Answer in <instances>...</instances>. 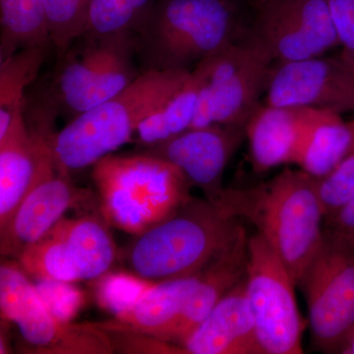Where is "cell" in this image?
Listing matches in <instances>:
<instances>
[{
  "label": "cell",
  "mask_w": 354,
  "mask_h": 354,
  "mask_svg": "<svg viewBox=\"0 0 354 354\" xmlns=\"http://www.w3.org/2000/svg\"><path fill=\"white\" fill-rule=\"evenodd\" d=\"M221 208L251 221L299 286L323 241L325 214L316 178L286 169L255 187L225 189Z\"/></svg>",
  "instance_id": "obj_1"
},
{
  "label": "cell",
  "mask_w": 354,
  "mask_h": 354,
  "mask_svg": "<svg viewBox=\"0 0 354 354\" xmlns=\"http://www.w3.org/2000/svg\"><path fill=\"white\" fill-rule=\"evenodd\" d=\"M191 70H144L127 88L79 114L50 136L58 171L70 174L94 165L129 143L144 120L189 77Z\"/></svg>",
  "instance_id": "obj_2"
},
{
  "label": "cell",
  "mask_w": 354,
  "mask_h": 354,
  "mask_svg": "<svg viewBox=\"0 0 354 354\" xmlns=\"http://www.w3.org/2000/svg\"><path fill=\"white\" fill-rule=\"evenodd\" d=\"M237 218L208 200L190 198L178 209L137 235L125 260L133 274L160 283L201 272L236 239Z\"/></svg>",
  "instance_id": "obj_3"
},
{
  "label": "cell",
  "mask_w": 354,
  "mask_h": 354,
  "mask_svg": "<svg viewBox=\"0 0 354 354\" xmlns=\"http://www.w3.org/2000/svg\"><path fill=\"white\" fill-rule=\"evenodd\" d=\"M236 25L235 0H153L135 32L137 57L144 70L189 69L234 41Z\"/></svg>",
  "instance_id": "obj_4"
},
{
  "label": "cell",
  "mask_w": 354,
  "mask_h": 354,
  "mask_svg": "<svg viewBox=\"0 0 354 354\" xmlns=\"http://www.w3.org/2000/svg\"><path fill=\"white\" fill-rule=\"evenodd\" d=\"M104 220L139 235L174 214L192 198L180 169L149 153L102 158L93 165Z\"/></svg>",
  "instance_id": "obj_5"
},
{
  "label": "cell",
  "mask_w": 354,
  "mask_h": 354,
  "mask_svg": "<svg viewBox=\"0 0 354 354\" xmlns=\"http://www.w3.org/2000/svg\"><path fill=\"white\" fill-rule=\"evenodd\" d=\"M272 59L252 37L232 41L198 64L203 83L190 128L245 127L267 90Z\"/></svg>",
  "instance_id": "obj_6"
},
{
  "label": "cell",
  "mask_w": 354,
  "mask_h": 354,
  "mask_svg": "<svg viewBox=\"0 0 354 354\" xmlns=\"http://www.w3.org/2000/svg\"><path fill=\"white\" fill-rule=\"evenodd\" d=\"M84 44L64 53L48 104L62 106L77 116L109 101L141 74L134 32L90 36ZM74 116V118H75Z\"/></svg>",
  "instance_id": "obj_7"
},
{
  "label": "cell",
  "mask_w": 354,
  "mask_h": 354,
  "mask_svg": "<svg viewBox=\"0 0 354 354\" xmlns=\"http://www.w3.org/2000/svg\"><path fill=\"white\" fill-rule=\"evenodd\" d=\"M0 310L2 321L17 326L29 353H114L113 342L101 326L62 322L53 315L18 262L4 261L0 266Z\"/></svg>",
  "instance_id": "obj_8"
},
{
  "label": "cell",
  "mask_w": 354,
  "mask_h": 354,
  "mask_svg": "<svg viewBox=\"0 0 354 354\" xmlns=\"http://www.w3.org/2000/svg\"><path fill=\"white\" fill-rule=\"evenodd\" d=\"M314 344L341 353L354 328V248L324 225L323 241L299 283Z\"/></svg>",
  "instance_id": "obj_9"
},
{
  "label": "cell",
  "mask_w": 354,
  "mask_h": 354,
  "mask_svg": "<svg viewBox=\"0 0 354 354\" xmlns=\"http://www.w3.org/2000/svg\"><path fill=\"white\" fill-rule=\"evenodd\" d=\"M290 272L260 234L248 241L246 293L263 354H300L305 324Z\"/></svg>",
  "instance_id": "obj_10"
},
{
  "label": "cell",
  "mask_w": 354,
  "mask_h": 354,
  "mask_svg": "<svg viewBox=\"0 0 354 354\" xmlns=\"http://www.w3.org/2000/svg\"><path fill=\"white\" fill-rule=\"evenodd\" d=\"M116 258L113 236L101 218H62L17 259L28 276L76 283L99 279Z\"/></svg>",
  "instance_id": "obj_11"
},
{
  "label": "cell",
  "mask_w": 354,
  "mask_h": 354,
  "mask_svg": "<svg viewBox=\"0 0 354 354\" xmlns=\"http://www.w3.org/2000/svg\"><path fill=\"white\" fill-rule=\"evenodd\" d=\"M250 35L272 62L321 57L339 41L327 0H256Z\"/></svg>",
  "instance_id": "obj_12"
},
{
  "label": "cell",
  "mask_w": 354,
  "mask_h": 354,
  "mask_svg": "<svg viewBox=\"0 0 354 354\" xmlns=\"http://www.w3.org/2000/svg\"><path fill=\"white\" fill-rule=\"evenodd\" d=\"M265 104L354 113V58L342 51L272 66Z\"/></svg>",
  "instance_id": "obj_13"
},
{
  "label": "cell",
  "mask_w": 354,
  "mask_h": 354,
  "mask_svg": "<svg viewBox=\"0 0 354 354\" xmlns=\"http://www.w3.org/2000/svg\"><path fill=\"white\" fill-rule=\"evenodd\" d=\"M244 136L243 127L214 124L189 128L148 148L146 153L176 165L190 185L199 188L208 201L221 207L225 193L223 172Z\"/></svg>",
  "instance_id": "obj_14"
},
{
  "label": "cell",
  "mask_w": 354,
  "mask_h": 354,
  "mask_svg": "<svg viewBox=\"0 0 354 354\" xmlns=\"http://www.w3.org/2000/svg\"><path fill=\"white\" fill-rule=\"evenodd\" d=\"M93 199L91 191L72 183L70 174L50 167L21 203L6 230L0 232L1 255L18 259L48 234L69 209Z\"/></svg>",
  "instance_id": "obj_15"
},
{
  "label": "cell",
  "mask_w": 354,
  "mask_h": 354,
  "mask_svg": "<svg viewBox=\"0 0 354 354\" xmlns=\"http://www.w3.org/2000/svg\"><path fill=\"white\" fill-rule=\"evenodd\" d=\"M180 348L191 354H263L247 298L246 278L221 298Z\"/></svg>",
  "instance_id": "obj_16"
},
{
  "label": "cell",
  "mask_w": 354,
  "mask_h": 354,
  "mask_svg": "<svg viewBox=\"0 0 354 354\" xmlns=\"http://www.w3.org/2000/svg\"><path fill=\"white\" fill-rule=\"evenodd\" d=\"M318 109L261 104L244 127L254 169L263 172L295 164L301 140Z\"/></svg>",
  "instance_id": "obj_17"
},
{
  "label": "cell",
  "mask_w": 354,
  "mask_h": 354,
  "mask_svg": "<svg viewBox=\"0 0 354 354\" xmlns=\"http://www.w3.org/2000/svg\"><path fill=\"white\" fill-rule=\"evenodd\" d=\"M248 241L245 228L242 227L234 242L202 270L196 288L165 335L164 342L180 348L221 298L246 278Z\"/></svg>",
  "instance_id": "obj_18"
},
{
  "label": "cell",
  "mask_w": 354,
  "mask_h": 354,
  "mask_svg": "<svg viewBox=\"0 0 354 354\" xmlns=\"http://www.w3.org/2000/svg\"><path fill=\"white\" fill-rule=\"evenodd\" d=\"M201 272L186 278L153 283L131 309L115 317L114 322L164 342L165 335L196 288Z\"/></svg>",
  "instance_id": "obj_19"
},
{
  "label": "cell",
  "mask_w": 354,
  "mask_h": 354,
  "mask_svg": "<svg viewBox=\"0 0 354 354\" xmlns=\"http://www.w3.org/2000/svg\"><path fill=\"white\" fill-rule=\"evenodd\" d=\"M354 149V120L318 109L298 148L295 164L314 178L327 176Z\"/></svg>",
  "instance_id": "obj_20"
},
{
  "label": "cell",
  "mask_w": 354,
  "mask_h": 354,
  "mask_svg": "<svg viewBox=\"0 0 354 354\" xmlns=\"http://www.w3.org/2000/svg\"><path fill=\"white\" fill-rule=\"evenodd\" d=\"M41 46H30L0 59V141L26 127L25 92L44 59Z\"/></svg>",
  "instance_id": "obj_21"
},
{
  "label": "cell",
  "mask_w": 354,
  "mask_h": 354,
  "mask_svg": "<svg viewBox=\"0 0 354 354\" xmlns=\"http://www.w3.org/2000/svg\"><path fill=\"white\" fill-rule=\"evenodd\" d=\"M202 83V71L196 65L185 82L140 124L136 132L140 145L151 148L189 129Z\"/></svg>",
  "instance_id": "obj_22"
},
{
  "label": "cell",
  "mask_w": 354,
  "mask_h": 354,
  "mask_svg": "<svg viewBox=\"0 0 354 354\" xmlns=\"http://www.w3.org/2000/svg\"><path fill=\"white\" fill-rule=\"evenodd\" d=\"M0 59L50 43L43 0H0Z\"/></svg>",
  "instance_id": "obj_23"
},
{
  "label": "cell",
  "mask_w": 354,
  "mask_h": 354,
  "mask_svg": "<svg viewBox=\"0 0 354 354\" xmlns=\"http://www.w3.org/2000/svg\"><path fill=\"white\" fill-rule=\"evenodd\" d=\"M153 0H91L87 28L90 36L136 32Z\"/></svg>",
  "instance_id": "obj_24"
},
{
  "label": "cell",
  "mask_w": 354,
  "mask_h": 354,
  "mask_svg": "<svg viewBox=\"0 0 354 354\" xmlns=\"http://www.w3.org/2000/svg\"><path fill=\"white\" fill-rule=\"evenodd\" d=\"M50 43L58 57L85 34L91 0H43Z\"/></svg>",
  "instance_id": "obj_25"
},
{
  "label": "cell",
  "mask_w": 354,
  "mask_h": 354,
  "mask_svg": "<svg viewBox=\"0 0 354 354\" xmlns=\"http://www.w3.org/2000/svg\"><path fill=\"white\" fill-rule=\"evenodd\" d=\"M153 283L133 272H106L97 281V304L114 317L120 316L131 309Z\"/></svg>",
  "instance_id": "obj_26"
},
{
  "label": "cell",
  "mask_w": 354,
  "mask_h": 354,
  "mask_svg": "<svg viewBox=\"0 0 354 354\" xmlns=\"http://www.w3.org/2000/svg\"><path fill=\"white\" fill-rule=\"evenodd\" d=\"M316 181L327 218L354 198V149L330 174Z\"/></svg>",
  "instance_id": "obj_27"
},
{
  "label": "cell",
  "mask_w": 354,
  "mask_h": 354,
  "mask_svg": "<svg viewBox=\"0 0 354 354\" xmlns=\"http://www.w3.org/2000/svg\"><path fill=\"white\" fill-rule=\"evenodd\" d=\"M35 286L48 309L62 322H71L85 302L83 291L72 283L38 279Z\"/></svg>",
  "instance_id": "obj_28"
},
{
  "label": "cell",
  "mask_w": 354,
  "mask_h": 354,
  "mask_svg": "<svg viewBox=\"0 0 354 354\" xmlns=\"http://www.w3.org/2000/svg\"><path fill=\"white\" fill-rule=\"evenodd\" d=\"M339 44L354 57V0H327Z\"/></svg>",
  "instance_id": "obj_29"
},
{
  "label": "cell",
  "mask_w": 354,
  "mask_h": 354,
  "mask_svg": "<svg viewBox=\"0 0 354 354\" xmlns=\"http://www.w3.org/2000/svg\"><path fill=\"white\" fill-rule=\"evenodd\" d=\"M324 225L334 230L354 248V198L334 215L325 218Z\"/></svg>",
  "instance_id": "obj_30"
},
{
  "label": "cell",
  "mask_w": 354,
  "mask_h": 354,
  "mask_svg": "<svg viewBox=\"0 0 354 354\" xmlns=\"http://www.w3.org/2000/svg\"><path fill=\"white\" fill-rule=\"evenodd\" d=\"M341 353L354 354V328L353 330H351V334L348 335L346 341L344 342Z\"/></svg>",
  "instance_id": "obj_31"
},
{
  "label": "cell",
  "mask_w": 354,
  "mask_h": 354,
  "mask_svg": "<svg viewBox=\"0 0 354 354\" xmlns=\"http://www.w3.org/2000/svg\"><path fill=\"white\" fill-rule=\"evenodd\" d=\"M351 57H353V55H351ZM353 57L354 58V57Z\"/></svg>",
  "instance_id": "obj_32"
},
{
  "label": "cell",
  "mask_w": 354,
  "mask_h": 354,
  "mask_svg": "<svg viewBox=\"0 0 354 354\" xmlns=\"http://www.w3.org/2000/svg\"><path fill=\"white\" fill-rule=\"evenodd\" d=\"M235 1H236V0H235Z\"/></svg>",
  "instance_id": "obj_33"
}]
</instances>
